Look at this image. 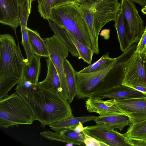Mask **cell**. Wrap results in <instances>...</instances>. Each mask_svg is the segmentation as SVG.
Instances as JSON below:
<instances>
[{
    "label": "cell",
    "instance_id": "obj_2",
    "mask_svg": "<svg viewBox=\"0 0 146 146\" xmlns=\"http://www.w3.org/2000/svg\"><path fill=\"white\" fill-rule=\"evenodd\" d=\"M25 59L13 36L0 35V99L22 79Z\"/></svg>",
    "mask_w": 146,
    "mask_h": 146
},
{
    "label": "cell",
    "instance_id": "obj_1",
    "mask_svg": "<svg viewBox=\"0 0 146 146\" xmlns=\"http://www.w3.org/2000/svg\"><path fill=\"white\" fill-rule=\"evenodd\" d=\"M15 90L29 106L42 127L74 116L68 100L38 83L29 88L17 86Z\"/></svg>",
    "mask_w": 146,
    "mask_h": 146
},
{
    "label": "cell",
    "instance_id": "obj_12",
    "mask_svg": "<svg viewBox=\"0 0 146 146\" xmlns=\"http://www.w3.org/2000/svg\"><path fill=\"white\" fill-rule=\"evenodd\" d=\"M0 23L10 27L15 32L20 24L18 0H0Z\"/></svg>",
    "mask_w": 146,
    "mask_h": 146
},
{
    "label": "cell",
    "instance_id": "obj_15",
    "mask_svg": "<svg viewBox=\"0 0 146 146\" xmlns=\"http://www.w3.org/2000/svg\"><path fill=\"white\" fill-rule=\"evenodd\" d=\"M93 121L97 125L111 129H117L121 131L130 123L129 118L125 115L96 116Z\"/></svg>",
    "mask_w": 146,
    "mask_h": 146
},
{
    "label": "cell",
    "instance_id": "obj_7",
    "mask_svg": "<svg viewBox=\"0 0 146 146\" xmlns=\"http://www.w3.org/2000/svg\"><path fill=\"white\" fill-rule=\"evenodd\" d=\"M120 3L126 22L128 42L131 46L139 42L145 29L144 23L133 2L121 0Z\"/></svg>",
    "mask_w": 146,
    "mask_h": 146
},
{
    "label": "cell",
    "instance_id": "obj_37",
    "mask_svg": "<svg viewBox=\"0 0 146 146\" xmlns=\"http://www.w3.org/2000/svg\"><path fill=\"white\" fill-rule=\"evenodd\" d=\"M133 3H137L142 7L146 5V0H130Z\"/></svg>",
    "mask_w": 146,
    "mask_h": 146
},
{
    "label": "cell",
    "instance_id": "obj_16",
    "mask_svg": "<svg viewBox=\"0 0 146 146\" xmlns=\"http://www.w3.org/2000/svg\"><path fill=\"white\" fill-rule=\"evenodd\" d=\"M47 68L45 78L38 82L41 86L58 93L60 96L62 92L60 80L57 71L49 58L46 60Z\"/></svg>",
    "mask_w": 146,
    "mask_h": 146
},
{
    "label": "cell",
    "instance_id": "obj_24",
    "mask_svg": "<svg viewBox=\"0 0 146 146\" xmlns=\"http://www.w3.org/2000/svg\"><path fill=\"white\" fill-rule=\"evenodd\" d=\"M129 125L127 131L123 134L124 136L128 138L146 141V120L131 123Z\"/></svg>",
    "mask_w": 146,
    "mask_h": 146
},
{
    "label": "cell",
    "instance_id": "obj_8",
    "mask_svg": "<svg viewBox=\"0 0 146 146\" xmlns=\"http://www.w3.org/2000/svg\"><path fill=\"white\" fill-rule=\"evenodd\" d=\"M114 62L109 67L98 71L80 73L76 71L77 98L84 99L95 94L96 90L104 80Z\"/></svg>",
    "mask_w": 146,
    "mask_h": 146
},
{
    "label": "cell",
    "instance_id": "obj_6",
    "mask_svg": "<svg viewBox=\"0 0 146 146\" xmlns=\"http://www.w3.org/2000/svg\"><path fill=\"white\" fill-rule=\"evenodd\" d=\"M47 45L50 59L58 74L62 92L60 96L68 100V93L64 76V62L68 57L69 50L64 43L57 36L44 38Z\"/></svg>",
    "mask_w": 146,
    "mask_h": 146
},
{
    "label": "cell",
    "instance_id": "obj_17",
    "mask_svg": "<svg viewBox=\"0 0 146 146\" xmlns=\"http://www.w3.org/2000/svg\"><path fill=\"white\" fill-rule=\"evenodd\" d=\"M40 56L34 54L28 62L25 59L22 79L38 83L41 69Z\"/></svg>",
    "mask_w": 146,
    "mask_h": 146
},
{
    "label": "cell",
    "instance_id": "obj_36",
    "mask_svg": "<svg viewBox=\"0 0 146 146\" xmlns=\"http://www.w3.org/2000/svg\"><path fill=\"white\" fill-rule=\"evenodd\" d=\"M129 87L137 90L146 95V86H132Z\"/></svg>",
    "mask_w": 146,
    "mask_h": 146
},
{
    "label": "cell",
    "instance_id": "obj_41",
    "mask_svg": "<svg viewBox=\"0 0 146 146\" xmlns=\"http://www.w3.org/2000/svg\"><path fill=\"white\" fill-rule=\"evenodd\" d=\"M95 0L97 1H102V0Z\"/></svg>",
    "mask_w": 146,
    "mask_h": 146
},
{
    "label": "cell",
    "instance_id": "obj_9",
    "mask_svg": "<svg viewBox=\"0 0 146 146\" xmlns=\"http://www.w3.org/2000/svg\"><path fill=\"white\" fill-rule=\"evenodd\" d=\"M121 84L129 86H146V57L143 52L135 51Z\"/></svg>",
    "mask_w": 146,
    "mask_h": 146
},
{
    "label": "cell",
    "instance_id": "obj_3",
    "mask_svg": "<svg viewBox=\"0 0 146 146\" xmlns=\"http://www.w3.org/2000/svg\"><path fill=\"white\" fill-rule=\"evenodd\" d=\"M73 4V3H72ZM86 24L94 53H99L98 38L102 28L107 23L115 20L121 9L118 0H85L74 3Z\"/></svg>",
    "mask_w": 146,
    "mask_h": 146
},
{
    "label": "cell",
    "instance_id": "obj_14",
    "mask_svg": "<svg viewBox=\"0 0 146 146\" xmlns=\"http://www.w3.org/2000/svg\"><path fill=\"white\" fill-rule=\"evenodd\" d=\"M85 106L89 112L98 113L100 116L125 115L110 99L104 101L102 99L90 96L86 101Z\"/></svg>",
    "mask_w": 146,
    "mask_h": 146
},
{
    "label": "cell",
    "instance_id": "obj_34",
    "mask_svg": "<svg viewBox=\"0 0 146 146\" xmlns=\"http://www.w3.org/2000/svg\"><path fill=\"white\" fill-rule=\"evenodd\" d=\"M127 138L131 146H146V141Z\"/></svg>",
    "mask_w": 146,
    "mask_h": 146
},
{
    "label": "cell",
    "instance_id": "obj_27",
    "mask_svg": "<svg viewBox=\"0 0 146 146\" xmlns=\"http://www.w3.org/2000/svg\"><path fill=\"white\" fill-rule=\"evenodd\" d=\"M60 133L65 138L75 143L78 145L86 146L84 142L85 134L84 131L78 133L72 128H70L62 131Z\"/></svg>",
    "mask_w": 146,
    "mask_h": 146
},
{
    "label": "cell",
    "instance_id": "obj_30",
    "mask_svg": "<svg viewBox=\"0 0 146 146\" xmlns=\"http://www.w3.org/2000/svg\"><path fill=\"white\" fill-rule=\"evenodd\" d=\"M85 135L84 142L86 146H108L106 143L100 141L96 138L87 135L85 133Z\"/></svg>",
    "mask_w": 146,
    "mask_h": 146
},
{
    "label": "cell",
    "instance_id": "obj_39",
    "mask_svg": "<svg viewBox=\"0 0 146 146\" xmlns=\"http://www.w3.org/2000/svg\"><path fill=\"white\" fill-rule=\"evenodd\" d=\"M141 11L144 14L146 15V5L142 8Z\"/></svg>",
    "mask_w": 146,
    "mask_h": 146
},
{
    "label": "cell",
    "instance_id": "obj_20",
    "mask_svg": "<svg viewBox=\"0 0 146 146\" xmlns=\"http://www.w3.org/2000/svg\"><path fill=\"white\" fill-rule=\"evenodd\" d=\"M125 21L123 11L121 7L115 21L114 26L117 31L121 50L123 52L126 51L131 46L127 39Z\"/></svg>",
    "mask_w": 146,
    "mask_h": 146
},
{
    "label": "cell",
    "instance_id": "obj_5",
    "mask_svg": "<svg viewBox=\"0 0 146 146\" xmlns=\"http://www.w3.org/2000/svg\"><path fill=\"white\" fill-rule=\"evenodd\" d=\"M50 19L67 31L80 42L92 49L86 24L74 4H69L52 7Z\"/></svg>",
    "mask_w": 146,
    "mask_h": 146
},
{
    "label": "cell",
    "instance_id": "obj_21",
    "mask_svg": "<svg viewBox=\"0 0 146 146\" xmlns=\"http://www.w3.org/2000/svg\"><path fill=\"white\" fill-rule=\"evenodd\" d=\"M63 65L64 76L68 93V100L71 103L77 95L76 71L66 59L64 61Z\"/></svg>",
    "mask_w": 146,
    "mask_h": 146
},
{
    "label": "cell",
    "instance_id": "obj_13",
    "mask_svg": "<svg viewBox=\"0 0 146 146\" xmlns=\"http://www.w3.org/2000/svg\"><path fill=\"white\" fill-rule=\"evenodd\" d=\"M91 96L102 99L108 98L111 100H121L145 97L146 95L132 87L121 84Z\"/></svg>",
    "mask_w": 146,
    "mask_h": 146
},
{
    "label": "cell",
    "instance_id": "obj_35",
    "mask_svg": "<svg viewBox=\"0 0 146 146\" xmlns=\"http://www.w3.org/2000/svg\"><path fill=\"white\" fill-rule=\"evenodd\" d=\"M82 124L81 122H80L74 127L72 128L77 133H81L83 132L85 129V127H83Z\"/></svg>",
    "mask_w": 146,
    "mask_h": 146
},
{
    "label": "cell",
    "instance_id": "obj_29",
    "mask_svg": "<svg viewBox=\"0 0 146 146\" xmlns=\"http://www.w3.org/2000/svg\"><path fill=\"white\" fill-rule=\"evenodd\" d=\"M54 1L46 0L42 6L38 8L40 16L44 19L47 20L50 18L52 8Z\"/></svg>",
    "mask_w": 146,
    "mask_h": 146
},
{
    "label": "cell",
    "instance_id": "obj_10",
    "mask_svg": "<svg viewBox=\"0 0 146 146\" xmlns=\"http://www.w3.org/2000/svg\"><path fill=\"white\" fill-rule=\"evenodd\" d=\"M84 132L87 135L111 146H131L127 138L123 134L101 125L85 127Z\"/></svg>",
    "mask_w": 146,
    "mask_h": 146
},
{
    "label": "cell",
    "instance_id": "obj_4",
    "mask_svg": "<svg viewBox=\"0 0 146 146\" xmlns=\"http://www.w3.org/2000/svg\"><path fill=\"white\" fill-rule=\"evenodd\" d=\"M37 121L29 106L16 92L0 99V127L4 129Z\"/></svg>",
    "mask_w": 146,
    "mask_h": 146
},
{
    "label": "cell",
    "instance_id": "obj_40",
    "mask_svg": "<svg viewBox=\"0 0 146 146\" xmlns=\"http://www.w3.org/2000/svg\"><path fill=\"white\" fill-rule=\"evenodd\" d=\"M143 52V53L145 56L146 57V47L145 48Z\"/></svg>",
    "mask_w": 146,
    "mask_h": 146
},
{
    "label": "cell",
    "instance_id": "obj_26",
    "mask_svg": "<svg viewBox=\"0 0 146 146\" xmlns=\"http://www.w3.org/2000/svg\"><path fill=\"white\" fill-rule=\"evenodd\" d=\"M65 30L68 36L75 46L78 53L79 58H82L88 64H91L94 53L92 49L80 42L70 33Z\"/></svg>",
    "mask_w": 146,
    "mask_h": 146
},
{
    "label": "cell",
    "instance_id": "obj_33",
    "mask_svg": "<svg viewBox=\"0 0 146 146\" xmlns=\"http://www.w3.org/2000/svg\"><path fill=\"white\" fill-rule=\"evenodd\" d=\"M84 0H54L52 7L69 4L80 3Z\"/></svg>",
    "mask_w": 146,
    "mask_h": 146
},
{
    "label": "cell",
    "instance_id": "obj_25",
    "mask_svg": "<svg viewBox=\"0 0 146 146\" xmlns=\"http://www.w3.org/2000/svg\"><path fill=\"white\" fill-rule=\"evenodd\" d=\"M116 58H111L109 53L104 54L98 60L78 72L80 73H88L98 71L109 67L115 61Z\"/></svg>",
    "mask_w": 146,
    "mask_h": 146
},
{
    "label": "cell",
    "instance_id": "obj_18",
    "mask_svg": "<svg viewBox=\"0 0 146 146\" xmlns=\"http://www.w3.org/2000/svg\"><path fill=\"white\" fill-rule=\"evenodd\" d=\"M96 117V116L93 115L76 117L74 116L57 122L49 125V126L55 132L60 133L62 131L74 128L80 122L83 123L94 120Z\"/></svg>",
    "mask_w": 146,
    "mask_h": 146
},
{
    "label": "cell",
    "instance_id": "obj_31",
    "mask_svg": "<svg viewBox=\"0 0 146 146\" xmlns=\"http://www.w3.org/2000/svg\"><path fill=\"white\" fill-rule=\"evenodd\" d=\"M35 0H18L20 8L22 9L28 15L31 13L32 3Z\"/></svg>",
    "mask_w": 146,
    "mask_h": 146
},
{
    "label": "cell",
    "instance_id": "obj_11",
    "mask_svg": "<svg viewBox=\"0 0 146 146\" xmlns=\"http://www.w3.org/2000/svg\"><path fill=\"white\" fill-rule=\"evenodd\" d=\"M112 101L128 117L130 123L146 120V97Z\"/></svg>",
    "mask_w": 146,
    "mask_h": 146
},
{
    "label": "cell",
    "instance_id": "obj_32",
    "mask_svg": "<svg viewBox=\"0 0 146 146\" xmlns=\"http://www.w3.org/2000/svg\"><path fill=\"white\" fill-rule=\"evenodd\" d=\"M146 47V26L145 30L137 45L136 50L139 52H143Z\"/></svg>",
    "mask_w": 146,
    "mask_h": 146
},
{
    "label": "cell",
    "instance_id": "obj_28",
    "mask_svg": "<svg viewBox=\"0 0 146 146\" xmlns=\"http://www.w3.org/2000/svg\"><path fill=\"white\" fill-rule=\"evenodd\" d=\"M40 133L43 137L51 141H57L66 143H71L74 145H77L75 143L65 138L60 133L52 132L49 130L41 132Z\"/></svg>",
    "mask_w": 146,
    "mask_h": 146
},
{
    "label": "cell",
    "instance_id": "obj_22",
    "mask_svg": "<svg viewBox=\"0 0 146 146\" xmlns=\"http://www.w3.org/2000/svg\"><path fill=\"white\" fill-rule=\"evenodd\" d=\"M50 29L66 45L72 55L79 58L78 51L74 43L68 36L65 29L52 20H47Z\"/></svg>",
    "mask_w": 146,
    "mask_h": 146
},
{
    "label": "cell",
    "instance_id": "obj_19",
    "mask_svg": "<svg viewBox=\"0 0 146 146\" xmlns=\"http://www.w3.org/2000/svg\"><path fill=\"white\" fill-rule=\"evenodd\" d=\"M27 29L29 43L34 54L41 57H49L47 47L44 38L36 31L28 27Z\"/></svg>",
    "mask_w": 146,
    "mask_h": 146
},
{
    "label": "cell",
    "instance_id": "obj_23",
    "mask_svg": "<svg viewBox=\"0 0 146 146\" xmlns=\"http://www.w3.org/2000/svg\"><path fill=\"white\" fill-rule=\"evenodd\" d=\"M29 16V15L20 8V25L22 35V44L25 51L28 62L35 54L31 49L29 40L27 25Z\"/></svg>",
    "mask_w": 146,
    "mask_h": 146
},
{
    "label": "cell",
    "instance_id": "obj_38",
    "mask_svg": "<svg viewBox=\"0 0 146 146\" xmlns=\"http://www.w3.org/2000/svg\"><path fill=\"white\" fill-rule=\"evenodd\" d=\"M38 2V8L42 6L44 4L46 0H37Z\"/></svg>",
    "mask_w": 146,
    "mask_h": 146
}]
</instances>
